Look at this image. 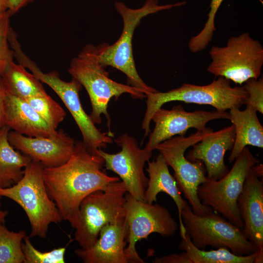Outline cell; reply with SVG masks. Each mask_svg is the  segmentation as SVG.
<instances>
[{"label":"cell","instance_id":"21","mask_svg":"<svg viewBox=\"0 0 263 263\" xmlns=\"http://www.w3.org/2000/svg\"><path fill=\"white\" fill-rule=\"evenodd\" d=\"M229 110V120L235 128V141L228 157L232 163L248 145L263 148V127L251 105L246 104L243 111L237 108Z\"/></svg>","mask_w":263,"mask_h":263},{"label":"cell","instance_id":"31","mask_svg":"<svg viewBox=\"0 0 263 263\" xmlns=\"http://www.w3.org/2000/svg\"><path fill=\"white\" fill-rule=\"evenodd\" d=\"M154 263H190L186 256L185 252L180 254L174 253L169 255L156 257L153 261Z\"/></svg>","mask_w":263,"mask_h":263},{"label":"cell","instance_id":"19","mask_svg":"<svg viewBox=\"0 0 263 263\" xmlns=\"http://www.w3.org/2000/svg\"><path fill=\"white\" fill-rule=\"evenodd\" d=\"M5 125L28 137H50L57 131L52 128L25 99L6 92Z\"/></svg>","mask_w":263,"mask_h":263},{"label":"cell","instance_id":"27","mask_svg":"<svg viewBox=\"0 0 263 263\" xmlns=\"http://www.w3.org/2000/svg\"><path fill=\"white\" fill-rule=\"evenodd\" d=\"M224 0H211L208 18L202 30L192 37L188 43L189 50L197 53L204 50L211 41L215 31L214 20L216 14Z\"/></svg>","mask_w":263,"mask_h":263},{"label":"cell","instance_id":"23","mask_svg":"<svg viewBox=\"0 0 263 263\" xmlns=\"http://www.w3.org/2000/svg\"><path fill=\"white\" fill-rule=\"evenodd\" d=\"M178 248L185 250L190 263H261L263 261V254L258 250L249 255L239 256L224 247L209 251L199 249L192 243L187 232L182 237Z\"/></svg>","mask_w":263,"mask_h":263},{"label":"cell","instance_id":"16","mask_svg":"<svg viewBox=\"0 0 263 263\" xmlns=\"http://www.w3.org/2000/svg\"><path fill=\"white\" fill-rule=\"evenodd\" d=\"M253 167L244 181L237 204L244 223V235L263 254V181Z\"/></svg>","mask_w":263,"mask_h":263},{"label":"cell","instance_id":"26","mask_svg":"<svg viewBox=\"0 0 263 263\" xmlns=\"http://www.w3.org/2000/svg\"><path fill=\"white\" fill-rule=\"evenodd\" d=\"M52 128L56 130L66 113L62 107L49 95L25 99Z\"/></svg>","mask_w":263,"mask_h":263},{"label":"cell","instance_id":"28","mask_svg":"<svg viewBox=\"0 0 263 263\" xmlns=\"http://www.w3.org/2000/svg\"><path fill=\"white\" fill-rule=\"evenodd\" d=\"M22 248L24 255V263H64L66 247L54 249L47 252H41L36 248L30 240V237L23 239Z\"/></svg>","mask_w":263,"mask_h":263},{"label":"cell","instance_id":"22","mask_svg":"<svg viewBox=\"0 0 263 263\" xmlns=\"http://www.w3.org/2000/svg\"><path fill=\"white\" fill-rule=\"evenodd\" d=\"M1 78L6 92L20 98L48 95L40 81L13 60L8 63Z\"/></svg>","mask_w":263,"mask_h":263},{"label":"cell","instance_id":"2","mask_svg":"<svg viewBox=\"0 0 263 263\" xmlns=\"http://www.w3.org/2000/svg\"><path fill=\"white\" fill-rule=\"evenodd\" d=\"M68 72L85 88L89 95L92 109L90 116L93 122L101 124V115L104 114L111 132V120L107 111L111 99H117L125 93L134 99L146 97L142 91L111 79L109 73L99 61L96 47L92 44L85 45L77 56L72 58Z\"/></svg>","mask_w":263,"mask_h":263},{"label":"cell","instance_id":"14","mask_svg":"<svg viewBox=\"0 0 263 263\" xmlns=\"http://www.w3.org/2000/svg\"><path fill=\"white\" fill-rule=\"evenodd\" d=\"M229 118V113L226 111L187 112L180 105L173 106L170 110L161 108L152 116L151 121L155 126L152 132H150L149 141L145 148L152 151L162 142L176 135H184L189 129L204 131L207 128L206 124L210 121Z\"/></svg>","mask_w":263,"mask_h":263},{"label":"cell","instance_id":"29","mask_svg":"<svg viewBox=\"0 0 263 263\" xmlns=\"http://www.w3.org/2000/svg\"><path fill=\"white\" fill-rule=\"evenodd\" d=\"M12 15L9 10L0 14V78L9 62L14 57V51L10 48L8 41L11 29L10 18Z\"/></svg>","mask_w":263,"mask_h":263},{"label":"cell","instance_id":"35","mask_svg":"<svg viewBox=\"0 0 263 263\" xmlns=\"http://www.w3.org/2000/svg\"><path fill=\"white\" fill-rule=\"evenodd\" d=\"M8 211L2 210L0 208V224H3L4 221L6 217L8 215Z\"/></svg>","mask_w":263,"mask_h":263},{"label":"cell","instance_id":"33","mask_svg":"<svg viewBox=\"0 0 263 263\" xmlns=\"http://www.w3.org/2000/svg\"><path fill=\"white\" fill-rule=\"evenodd\" d=\"M35 0H9V10L12 15Z\"/></svg>","mask_w":263,"mask_h":263},{"label":"cell","instance_id":"17","mask_svg":"<svg viewBox=\"0 0 263 263\" xmlns=\"http://www.w3.org/2000/svg\"><path fill=\"white\" fill-rule=\"evenodd\" d=\"M128 236V224L123 216L106 225L92 246L75 252L85 263H128L125 253Z\"/></svg>","mask_w":263,"mask_h":263},{"label":"cell","instance_id":"30","mask_svg":"<svg viewBox=\"0 0 263 263\" xmlns=\"http://www.w3.org/2000/svg\"><path fill=\"white\" fill-rule=\"evenodd\" d=\"M247 93L245 105H251L260 113H263V78L250 79L243 86Z\"/></svg>","mask_w":263,"mask_h":263},{"label":"cell","instance_id":"12","mask_svg":"<svg viewBox=\"0 0 263 263\" xmlns=\"http://www.w3.org/2000/svg\"><path fill=\"white\" fill-rule=\"evenodd\" d=\"M125 198L128 244L125 253L128 263H144L136 251L137 242L153 233L169 237L175 234L178 225L166 207L137 200L128 193Z\"/></svg>","mask_w":263,"mask_h":263},{"label":"cell","instance_id":"20","mask_svg":"<svg viewBox=\"0 0 263 263\" xmlns=\"http://www.w3.org/2000/svg\"><path fill=\"white\" fill-rule=\"evenodd\" d=\"M168 165L162 155L159 153L156 159L148 161L146 169L149 176L147 188L145 193L144 202L152 204L156 202L160 192L169 195L175 203L178 211L180 232L181 238L186 230L181 217V211L187 202L181 197L177 182L169 172Z\"/></svg>","mask_w":263,"mask_h":263},{"label":"cell","instance_id":"4","mask_svg":"<svg viewBox=\"0 0 263 263\" xmlns=\"http://www.w3.org/2000/svg\"><path fill=\"white\" fill-rule=\"evenodd\" d=\"M146 110L142 123L144 137L150 132V124L155 112L165 103L173 101L199 105H209L220 112L245 105L247 93L244 86L231 87L230 80L219 76L203 86L183 83L180 87L166 92H156L146 94Z\"/></svg>","mask_w":263,"mask_h":263},{"label":"cell","instance_id":"25","mask_svg":"<svg viewBox=\"0 0 263 263\" xmlns=\"http://www.w3.org/2000/svg\"><path fill=\"white\" fill-rule=\"evenodd\" d=\"M25 236V230L11 231L0 224V263H24L22 244Z\"/></svg>","mask_w":263,"mask_h":263},{"label":"cell","instance_id":"6","mask_svg":"<svg viewBox=\"0 0 263 263\" xmlns=\"http://www.w3.org/2000/svg\"><path fill=\"white\" fill-rule=\"evenodd\" d=\"M127 190L121 181L110 183L104 190L94 191L81 202L70 223L75 229V239L81 248L92 246L107 224L125 216Z\"/></svg>","mask_w":263,"mask_h":263},{"label":"cell","instance_id":"3","mask_svg":"<svg viewBox=\"0 0 263 263\" xmlns=\"http://www.w3.org/2000/svg\"><path fill=\"white\" fill-rule=\"evenodd\" d=\"M185 1L173 4L159 5L158 0H147L140 8L128 7L121 1H115V10L123 19L122 33L113 44L103 43L97 48L99 62L104 67L110 66L123 73L127 78V84L142 91L145 95L157 92L148 86L139 75L132 50V38L135 28L145 17L159 11L169 9L186 4Z\"/></svg>","mask_w":263,"mask_h":263},{"label":"cell","instance_id":"24","mask_svg":"<svg viewBox=\"0 0 263 263\" xmlns=\"http://www.w3.org/2000/svg\"><path fill=\"white\" fill-rule=\"evenodd\" d=\"M10 129L7 126L0 129V177L4 187L16 183L22 177L23 170L32 160L28 156L16 150L8 139Z\"/></svg>","mask_w":263,"mask_h":263},{"label":"cell","instance_id":"18","mask_svg":"<svg viewBox=\"0 0 263 263\" xmlns=\"http://www.w3.org/2000/svg\"><path fill=\"white\" fill-rule=\"evenodd\" d=\"M235 137V128L231 125L216 132L212 131L193 146L186 157L193 162L201 161L207 173V179L218 180L228 171L224 162L226 151L232 149Z\"/></svg>","mask_w":263,"mask_h":263},{"label":"cell","instance_id":"10","mask_svg":"<svg viewBox=\"0 0 263 263\" xmlns=\"http://www.w3.org/2000/svg\"><path fill=\"white\" fill-rule=\"evenodd\" d=\"M186 232L196 247L226 248L239 256L252 254L258 250L248 240L242 229L213 211L203 215L194 213L187 202L181 211Z\"/></svg>","mask_w":263,"mask_h":263},{"label":"cell","instance_id":"36","mask_svg":"<svg viewBox=\"0 0 263 263\" xmlns=\"http://www.w3.org/2000/svg\"><path fill=\"white\" fill-rule=\"evenodd\" d=\"M3 187H4V184L2 179L0 177V188H3Z\"/></svg>","mask_w":263,"mask_h":263},{"label":"cell","instance_id":"15","mask_svg":"<svg viewBox=\"0 0 263 263\" xmlns=\"http://www.w3.org/2000/svg\"><path fill=\"white\" fill-rule=\"evenodd\" d=\"M8 139L11 145L32 160L44 167L60 166L71 157L75 141L62 130L50 137H28L14 131H10Z\"/></svg>","mask_w":263,"mask_h":263},{"label":"cell","instance_id":"11","mask_svg":"<svg viewBox=\"0 0 263 263\" xmlns=\"http://www.w3.org/2000/svg\"><path fill=\"white\" fill-rule=\"evenodd\" d=\"M20 64L57 94L77 124L82 135V141L91 151L96 152L98 149L105 148L113 142V133L100 132L84 110L79 97L82 85L77 80L72 77L67 82L61 79L56 72L44 73L28 56L22 58Z\"/></svg>","mask_w":263,"mask_h":263},{"label":"cell","instance_id":"9","mask_svg":"<svg viewBox=\"0 0 263 263\" xmlns=\"http://www.w3.org/2000/svg\"><path fill=\"white\" fill-rule=\"evenodd\" d=\"M259 163L245 147L225 175L218 180L207 178L198 187L197 193L201 202L242 230L244 223L238 209V199L250 169Z\"/></svg>","mask_w":263,"mask_h":263},{"label":"cell","instance_id":"34","mask_svg":"<svg viewBox=\"0 0 263 263\" xmlns=\"http://www.w3.org/2000/svg\"><path fill=\"white\" fill-rule=\"evenodd\" d=\"M9 8V0H0V14H1Z\"/></svg>","mask_w":263,"mask_h":263},{"label":"cell","instance_id":"7","mask_svg":"<svg viewBox=\"0 0 263 263\" xmlns=\"http://www.w3.org/2000/svg\"><path fill=\"white\" fill-rule=\"evenodd\" d=\"M213 130L207 128L197 131L188 136L179 135L172 137L159 144L156 147L167 164L174 172V178L180 191L188 201L192 211L196 214L203 215L212 209L201 201L197 193L198 187L207 180L206 170L200 160L192 162L185 156L186 150L202 140Z\"/></svg>","mask_w":263,"mask_h":263},{"label":"cell","instance_id":"8","mask_svg":"<svg viewBox=\"0 0 263 263\" xmlns=\"http://www.w3.org/2000/svg\"><path fill=\"white\" fill-rule=\"evenodd\" d=\"M211 62L207 71L240 86L258 79L263 65V48L247 32L230 37L225 46H213L209 52Z\"/></svg>","mask_w":263,"mask_h":263},{"label":"cell","instance_id":"13","mask_svg":"<svg viewBox=\"0 0 263 263\" xmlns=\"http://www.w3.org/2000/svg\"><path fill=\"white\" fill-rule=\"evenodd\" d=\"M114 141L121 148L118 152L109 153L101 149L96 152L103 158L106 169L119 176L127 192L137 200L144 201L148 179L144 168L152 157V151L139 148L137 140L127 133L119 135Z\"/></svg>","mask_w":263,"mask_h":263},{"label":"cell","instance_id":"1","mask_svg":"<svg viewBox=\"0 0 263 263\" xmlns=\"http://www.w3.org/2000/svg\"><path fill=\"white\" fill-rule=\"evenodd\" d=\"M104 165L100 155L91 151L83 141H76L67 161L57 167L43 168L46 188L63 220L70 223L85 197L104 190L111 183L121 181L103 171Z\"/></svg>","mask_w":263,"mask_h":263},{"label":"cell","instance_id":"32","mask_svg":"<svg viewBox=\"0 0 263 263\" xmlns=\"http://www.w3.org/2000/svg\"><path fill=\"white\" fill-rule=\"evenodd\" d=\"M6 90L1 78H0V129L6 126L5 97Z\"/></svg>","mask_w":263,"mask_h":263},{"label":"cell","instance_id":"5","mask_svg":"<svg viewBox=\"0 0 263 263\" xmlns=\"http://www.w3.org/2000/svg\"><path fill=\"white\" fill-rule=\"evenodd\" d=\"M43 168L41 164L32 160L24 168L19 181L12 186L0 188V196L15 202L27 215L31 226L30 238H46L49 225L63 220L46 188Z\"/></svg>","mask_w":263,"mask_h":263}]
</instances>
